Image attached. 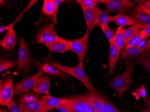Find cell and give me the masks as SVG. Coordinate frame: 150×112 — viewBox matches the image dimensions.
<instances>
[{
    "label": "cell",
    "mask_w": 150,
    "mask_h": 112,
    "mask_svg": "<svg viewBox=\"0 0 150 112\" xmlns=\"http://www.w3.org/2000/svg\"><path fill=\"white\" fill-rule=\"evenodd\" d=\"M83 60V59H81L79 61L78 66L75 67L65 66L56 61L50 62L49 64L53 67L64 72L65 73L71 75L79 80L83 83L85 87L89 92H95L94 87L84 70Z\"/></svg>",
    "instance_id": "1"
},
{
    "label": "cell",
    "mask_w": 150,
    "mask_h": 112,
    "mask_svg": "<svg viewBox=\"0 0 150 112\" xmlns=\"http://www.w3.org/2000/svg\"><path fill=\"white\" fill-rule=\"evenodd\" d=\"M134 66L131 62L126 64V70L123 74L119 76L115 77L111 80L110 85L114 90L117 96L122 98L128 88L134 82L133 79Z\"/></svg>",
    "instance_id": "2"
},
{
    "label": "cell",
    "mask_w": 150,
    "mask_h": 112,
    "mask_svg": "<svg viewBox=\"0 0 150 112\" xmlns=\"http://www.w3.org/2000/svg\"><path fill=\"white\" fill-rule=\"evenodd\" d=\"M67 99L62 104L71 112H98L91 103L88 94L71 96Z\"/></svg>",
    "instance_id": "3"
},
{
    "label": "cell",
    "mask_w": 150,
    "mask_h": 112,
    "mask_svg": "<svg viewBox=\"0 0 150 112\" xmlns=\"http://www.w3.org/2000/svg\"><path fill=\"white\" fill-rule=\"evenodd\" d=\"M19 49L18 53V59L17 61L18 73H24L30 70L33 65L31 52L23 38L18 40Z\"/></svg>",
    "instance_id": "4"
},
{
    "label": "cell",
    "mask_w": 150,
    "mask_h": 112,
    "mask_svg": "<svg viewBox=\"0 0 150 112\" xmlns=\"http://www.w3.org/2000/svg\"><path fill=\"white\" fill-rule=\"evenodd\" d=\"M62 38L57 34V31L53 23L44 26L39 32L36 43L46 45L62 40Z\"/></svg>",
    "instance_id": "5"
},
{
    "label": "cell",
    "mask_w": 150,
    "mask_h": 112,
    "mask_svg": "<svg viewBox=\"0 0 150 112\" xmlns=\"http://www.w3.org/2000/svg\"><path fill=\"white\" fill-rule=\"evenodd\" d=\"M13 80L12 77L9 76L5 81H1L0 85V104L7 106L13 101L14 94Z\"/></svg>",
    "instance_id": "6"
},
{
    "label": "cell",
    "mask_w": 150,
    "mask_h": 112,
    "mask_svg": "<svg viewBox=\"0 0 150 112\" xmlns=\"http://www.w3.org/2000/svg\"><path fill=\"white\" fill-rule=\"evenodd\" d=\"M18 106L23 112H47L41 106L36 95L27 94L18 102Z\"/></svg>",
    "instance_id": "7"
},
{
    "label": "cell",
    "mask_w": 150,
    "mask_h": 112,
    "mask_svg": "<svg viewBox=\"0 0 150 112\" xmlns=\"http://www.w3.org/2000/svg\"><path fill=\"white\" fill-rule=\"evenodd\" d=\"M42 64L38 62L37 66L38 71L37 74L32 76L20 81L15 86V93L16 94H21L23 92H27L29 89L33 88L36 82L42 76L44 72L42 68Z\"/></svg>",
    "instance_id": "8"
},
{
    "label": "cell",
    "mask_w": 150,
    "mask_h": 112,
    "mask_svg": "<svg viewBox=\"0 0 150 112\" xmlns=\"http://www.w3.org/2000/svg\"><path fill=\"white\" fill-rule=\"evenodd\" d=\"M107 13L129 12L134 8V2L129 0H103Z\"/></svg>",
    "instance_id": "9"
},
{
    "label": "cell",
    "mask_w": 150,
    "mask_h": 112,
    "mask_svg": "<svg viewBox=\"0 0 150 112\" xmlns=\"http://www.w3.org/2000/svg\"><path fill=\"white\" fill-rule=\"evenodd\" d=\"M90 32H86L84 37L73 40H67L70 50L78 55V60L80 61L85 57L87 52V45Z\"/></svg>",
    "instance_id": "10"
},
{
    "label": "cell",
    "mask_w": 150,
    "mask_h": 112,
    "mask_svg": "<svg viewBox=\"0 0 150 112\" xmlns=\"http://www.w3.org/2000/svg\"><path fill=\"white\" fill-rule=\"evenodd\" d=\"M94 18L93 23L88 32H91L95 27L98 26L108 25L109 23L111 22V16L105 11L101 10L98 7L96 6L94 9Z\"/></svg>",
    "instance_id": "11"
},
{
    "label": "cell",
    "mask_w": 150,
    "mask_h": 112,
    "mask_svg": "<svg viewBox=\"0 0 150 112\" xmlns=\"http://www.w3.org/2000/svg\"><path fill=\"white\" fill-rule=\"evenodd\" d=\"M67 98L62 99L59 98L54 97L50 96H43L40 100L41 106L47 112L55 108L58 106L64 103L67 101Z\"/></svg>",
    "instance_id": "12"
},
{
    "label": "cell",
    "mask_w": 150,
    "mask_h": 112,
    "mask_svg": "<svg viewBox=\"0 0 150 112\" xmlns=\"http://www.w3.org/2000/svg\"><path fill=\"white\" fill-rule=\"evenodd\" d=\"M16 37V31L14 30L13 27L11 28L7 31L6 35L1 40V46L9 51L13 50L17 44Z\"/></svg>",
    "instance_id": "13"
},
{
    "label": "cell",
    "mask_w": 150,
    "mask_h": 112,
    "mask_svg": "<svg viewBox=\"0 0 150 112\" xmlns=\"http://www.w3.org/2000/svg\"><path fill=\"white\" fill-rule=\"evenodd\" d=\"M119 56L118 55V50L116 45L115 41L110 43V50L109 54L108 63L109 66L108 74L112 75L114 74L115 66L117 62Z\"/></svg>",
    "instance_id": "14"
},
{
    "label": "cell",
    "mask_w": 150,
    "mask_h": 112,
    "mask_svg": "<svg viewBox=\"0 0 150 112\" xmlns=\"http://www.w3.org/2000/svg\"><path fill=\"white\" fill-rule=\"evenodd\" d=\"M50 85V80L49 76L45 75L37 81L35 85L33 87V89L37 93L50 96L49 91Z\"/></svg>",
    "instance_id": "15"
},
{
    "label": "cell",
    "mask_w": 150,
    "mask_h": 112,
    "mask_svg": "<svg viewBox=\"0 0 150 112\" xmlns=\"http://www.w3.org/2000/svg\"><path fill=\"white\" fill-rule=\"evenodd\" d=\"M142 53L137 47L129 48L124 47L121 50L120 55L122 62L127 64L131 62L132 59L137 58Z\"/></svg>",
    "instance_id": "16"
},
{
    "label": "cell",
    "mask_w": 150,
    "mask_h": 112,
    "mask_svg": "<svg viewBox=\"0 0 150 112\" xmlns=\"http://www.w3.org/2000/svg\"><path fill=\"white\" fill-rule=\"evenodd\" d=\"M111 22H114L118 27H121L133 26L136 24L135 21L132 17L127 15L123 13L111 16Z\"/></svg>",
    "instance_id": "17"
},
{
    "label": "cell",
    "mask_w": 150,
    "mask_h": 112,
    "mask_svg": "<svg viewBox=\"0 0 150 112\" xmlns=\"http://www.w3.org/2000/svg\"><path fill=\"white\" fill-rule=\"evenodd\" d=\"M128 15L134 18L136 24L140 25L144 28L150 25V16L146 13L135 11L132 9L128 12Z\"/></svg>",
    "instance_id": "18"
},
{
    "label": "cell",
    "mask_w": 150,
    "mask_h": 112,
    "mask_svg": "<svg viewBox=\"0 0 150 112\" xmlns=\"http://www.w3.org/2000/svg\"><path fill=\"white\" fill-rule=\"evenodd\" d=\"M49 51V53L51 54L53 52L64 54L67 51L70 50L69 45L67 44L66 39H62L60 41L52 43L45 45Z\"/></svg>",
    "instance_id": "19"
},
{
    "label": "cell",
    "mask_w": 150,
    "mask_h": 112,
    "mask_svg": "<svg viewBox=\"0 0 150 112\" xmlns=\"http://www.w3.org/2000/svg\"><path fill=\"white\" fill-rule=\"evenodd\" d=\"M88 96L91 103L98 112H107L104 108L103 102L102 99L95 93V92L88 91Z\"/></svg>",
    "instance_id": "20"
},
{
    "label": "cell",
    "mask_w": 150,
    "mask_h": 112,
    "mask_svg": "<svg viewBox=\"0 0 150 112\" xmlns=\"http://www.w3.org/2000/svg\"><path fill=\"white\" fill-rule=\"evenodd\" d=\"M134 62L135 64L143 66L150 74V50L144 52L136 58Z\"/></svg>",
    "instance_id": "21"
},
{
    "label": "cell",
    "mask_w": 150,
    "mask_h": 112,
    "mask_svg": "<svg viewBox=\"0 0 150 112\" xmlns=\"http://www.w3.org/2000/svg\"><path fill=\"white\" fill-rule=\"evenodd\" d=\"M41 66L43 71L45 73H48L52 75L61 78L64 80L66 79L67 76L64 72L51 66L48 62H47L44 65L42 64Z\"/></svg>",
    "instance_id": "22"
},
{
    "label": "cell",
    "mask_w": 150,
    "mask_h": 112,
    "mask_svg": "<svg viewBox=\"0 0 150 112\" xmlns=\"http://www.w3.org/2000/svg\"><path fill=\"white\" fill-rule=\"evenodd\" d=\"M125 29L123 27H118L116 30V33H115V43L118 48V55L120 56L121 50L124 46L125 44V42L124 36V32Z\"/></svg>",
    "instance_id": "23"
},
{
    "label": "cell",
    "mask_w": 150,
    "mask_h": 112,
    "mask_svg": "<svg viewBox=\"0 0 150 112\" xmlns=\"http://www.w3.org/2000/svg\"><path fill=\"white\" fill-rule=\"evenodd\" d=\"M144 29L140 25L135 24L131 27H129L127 29L124 30V36L125 42V44L127 42L129 39H131L133 37L138 33L141 30Z\"/></svg>",
    "instance_id": "24"
},
{
    "label": "cell",
    "mask_w": 150,
    "mask_h": 112,
    "mask_svg": "<svg viewBox=\"0 0 150 112\" xmlns=\"http://www.w3.org/2000/svg\"><path fill=\"white\" fill-rule=\"evenodd\" d=\"M82 10L84 13L85 20L87 25V31L88 32L90 30L94 18V10H92L90 8H88L83 6H81Z\"/></svg>",
    "instance_id": "25"
},
{
    "label": "cell",
    "mask_w": 150,
    "mask_h": 112,
    "mask_svg": "<svg viewBox=\"0 0 150 112\" xmlns=\"http://www.w3.org/2000/svg\"><path fill=\"white\" fill-rule=\"evenodd\" d=\"M145 37V33L144 29H142L138 33L136 34L131 39H129L125 44V47H128V48L136 47L142 40L144 39Z\"/></svg>",
    "instance_id": "26"
},
{
    "label": "cell",
    "mask_w": 150,
    "mask_h": 112,
    "mask_svg": "<svg viewBox=\"0 0 150 112\" xmlns=\"http://www.w3.org/2000/svg\"><path fill=\"white\" fill-rule=\"evenodd\" d=\"M55 6L54 0H45L42 12L47 16H52L55 11Z\"/></svg>",
    "instance_id": "27"
},
{
    "label": "cell",
    "mask_w": 150,
    "mask_h": 112,
    "mask_svg": "<svg viewBox=\"0 0 150 112\" xmlns=\"http://www.w3.org/2000/svg\"><path fill=\"white\" fill-rule=\"evenodd\" d=\"M76 2L86 8L94 10L98 5L103 3V0H76Z\"/></svg>",
    "instance_id": "28"
},
{
    "label": "cell",
    "mask_w": 150,
    "mask_h": 112,
    "mask_svg": "<svg viewBox=\"0 0 150 112\" xmlns=\"http://www.w3.org/2000/svg\"><path fill=\"white\" fill-rule=\"evenodd\" d=\"M132 94L135 98L137 101L139 100L140 98L142 97L144 100L146 102V85L145 84L142 85L140 87L132 92Z\"/></svg>",
    "instance_id": "29"
},
{
    "label": "cell",
    "mask_w": 150,
    "mask_h": 112,
    "mask_svg": "<svg viewBox=\"0 0 150 112\" xmlns=\"http://www.w3.org/2000/svg\"><path fill=\"white\" fill-rule=\"evenodd\" d=\"M99 97L102 99L103 102V105H104V108L106 109L107 112H120L118 110L117 108L114 106V104L109 101L106 98L103 97L102 94L98 93L97 94Z\"/></svg>",
    "instance_id": "30"
},
{
    "label": "cell",
    "mask_w": 150,
    "mask_h": 112,
    "mask_svg": "<svg viewBox=\"0 0 150 112\" xmlns=\"http://www.w3.org/2000/svg\"><path fill=\"white\" fill-rule=\"evenodd\" d=\"M100 27L109 43L115 40L116 31L112 29L108 25H102Z\"/></svg>",
    "instance_id": "31"
},
{
    "label": "cell",
    "mask_w": 150,
    "mask_h": 112,
    "mask_svg": "<svg viewBox=\"0 0 150 112\" xmlns=\"http://www.w3.org/2000/svg\"><path fill=\"white\" fill-rule=\"evenodd\" d=\"M16 65L17 61L1 59L0 62V72L2 73L6 70L15 67Z\"/></svg>",
    "instance_id": "32"
},
{
    "label": "cell",
    "mask_w": 150,
    "mask_h": 112,
    "mask_svg": "<svg viewBox=\"0 0 150 112\" xmlns=\"http://www.w3.org/2000/svg\"><path fill=\"white\" fill-rule=\"evenodd\" d=\"M133 10L135 11L143 13L150 16V1H147L146 2L135 7Z\"/></svg>",
    "instance_id": "33"
},
{
    "label": "cell",
    "mask_w": 150,
    "mask_h": 112,
    "mask_svg": "<svg viewBox=\"0 0 150 112\" xmlns=\"http://www.w3.org/2000/svg\"><path fill=\"white\" fill-rule=\"evenodd\" d=\"M64 0H54V2L55 4V11L54 12V14L52 16V20H53V23H58L57 21V12H58V10L59 7L62 2H64Z\"/></svg>",
    "instance_id": "34"
},
{
    "label": "cell",
    "mask_w": 150,
    "mask_h": 112,
    "mask_svg": "<svg viewBox=\"0 0 150 112\" xmlns=\"http://www.w3.org/2000/svg\"><path fill=\"white\" fill-rule=\"evenodd\" d=\"M7 107L9 112H23L21 108L16 104L13 101L7 106Z\"/></svg>",
    "instance_id": "35"
},
{
    "label": "cell",
    "mask_w": 150,
    "mask_h": 112,
    "mask_svg": "<svg viewBox=\"0 0 150 112\" xmlns=\"http://www.w3.org/2000/svg\"><path fill=\"white\" fill-rule=\"evenodd\" d=\"M147 46V41L146 39H143L137 45L136 47L142 53L145 52Z\"/></svg>",
    "instance_id": "36"
},
{
    "label": "cell",
    "mask_w": 150,
    "mask_h": 112,
    "mask_svg": "<svg viewBox=\"0 0 150 112\" xmlns=\"http://www.w3.org/2000/svg\"><path fill=\"white\" fill-rule=\"evenodd\" d=\"M55 108L59 112H71L69 109H68L62 104L58 106Z\"/></svg>",
    "instance_id": "37"
},
{
    "label": "cell",
    "mask_w": 150,
    "mask_h": 112,
    "mask_svg": "<svg viewBox=\"0 0 150 112\" xmlns=\"http://www.w3.org/2000/svg\"><path fill=\"white\" fill-rule=\"evenodd\" d=\"M13 25L12 23L10 24V25H8V26H1L0 27V33L3 32H5L6 31H8V30L11 29V28L13 27Z\"/></svg>",
    "instance_id": "38"
},
{
    "label": "cell",
    "mask_w": 150,
    "mask_h": 112,
    "mask_svg": "<svg viewBox=\"0 0 150 112\" xmlns=\"http://www.w3.org/2000/svg\"><path fill=\"white\" fill-rule=\"evenodd\" d=\"M144 30L145 33V37L144 39H146L150 37V25L146 26L144 28Z\"/></svg>",
    "instance_id": "39"
},
{
    "label": "cell",
    "mask_w": 150,
    "mask_h": 112,
    "mask_svg": "<svg viewBox=\"0 0 150 112\" xmlns=\"http://www.w3.org/2000/svg\"><path fill=\"white\" fill-rule=\"evenodd\" d=\"M134 1L136 3H137V4H138V5H140L145 3L147 1H145V0H142V1L139 0V1H137V0H136V1Z\"/></svg>",
    "instance_id": "40"
},
{
    "label": "cell",
    "mask_w": 150,
    "mask_h": 112,
    "mask_svg": "<svg viewBox=\"0 0 150 112\" xmlns=\"http://www.w3.org/2000/svg\"><path fill=\"white\" fill-rule=\"evenodd\" d=\"M150 50V37L149 39L147 41V46H146V51Z\"/></svg>",
    "instance_id": "41"
},
{
    "label": "cell",
    "mask_w": 150,
    "mask_h": 112,
    "mask_svg": "<svg viewBox=\"0 0 150 112\" xmlns=\"http://www.w3.org/2000/svg\"><path fill=\"white\" fill-rule=\"evenodd\" d=\"M139 112H150V108H148L147 109H144Z\"/></svg>",
    "instance_id": "42"
},
{
    "label": "cell",
    "mask_w": 150,
    "mask_h": 112,
    "mask_svg": "<svg viewBox=\"0 0 150 112\" xmlns=\"http://www.w3.org/2000/svg\"><path fill=\"white\" fill-rule=\"evenodd\" d=\"M0 112H9L5 108H1Z\"/></svg>",
    "instance_id": "43"
},
{
    "label": "cell",
    "mask_w": 150,
    "mask_h": 112,
    "mask_svg": "<svg viewBox=\"0 0 150 112\" xmlns=\"http://www.w3.org/2000/svg\"><path fill=\"white\" fill-rule=\"evenodd\" d=\"M149 103L150 104V100H149Z\"/></svg>",
    "instance_id": "44"
},
{
    "label": "cell",
    "mask_w": 150,
    "mask_h": 112,
    "mask_svg": "<svg viewBox=\"0 0 150 112\" xmlns=\"http://www.w3.org/2000/svg\"><path fill=\"white\" fill-rule=\"evenodd\" d=\"M149 108H150V107H149Z\"/></svg>",
    "instance_id": "45"
}]
</instances>
